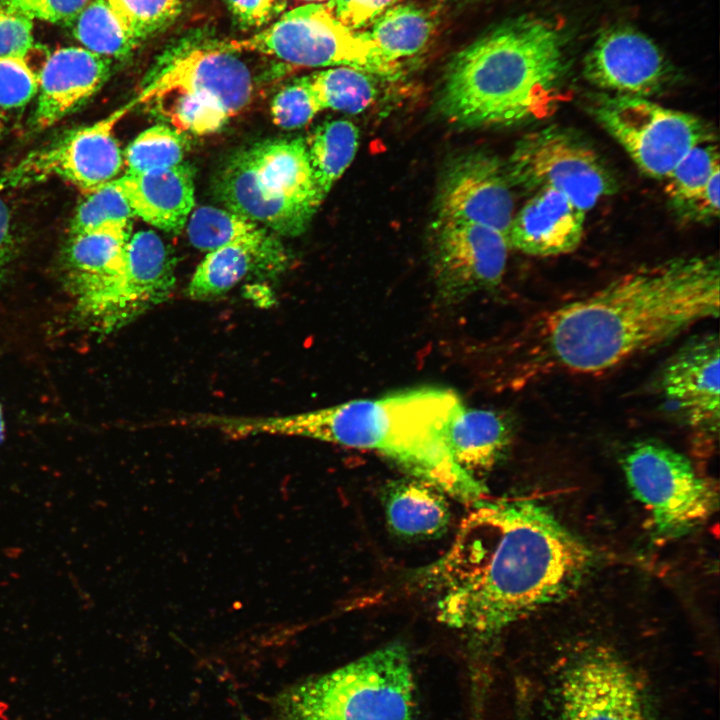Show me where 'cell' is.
Here are the masks:
<instances>
[{
  "label": "cell",
  "instance_id": "6da1fadb",
  "mask_svg": "<svg viewBox=\"0 0 720 720\" xmlns=\"http://www.w3.org/2000/svg\"><path fill=\"white\" fill-rule=\"evenodd\" d=\"M471 504L449 548L418 578L441 623L487 642L565 597L592 555L533 500L482 497Z\"/></svg>",
  "mask_w": 720,
  "mask_h": 720
},
{
  "label": "cell",
  "instance_id": "7a4b0ae2",
  "mask_svg": "<svg viewBox=\"0 0 720 720\" xmlns=\"http://www.w3.org/2000/svg\"><path fill=\"white\" fill-rule=\"evenodd\" d=\"M718 258L670 259L623 274L543 311L513 341V376L596 375L665 345L719 315Z\"/></svg>",
  "mask_w": 720,
  "mask_h": 720
},
{
  "label": "cell",
  "instance_id": "3957f363",
  "mask_svg": "<svg viewBox=\"0 0 720 720\" xmlns=\"http://www.w3.org/2000/svg\"><path fill=\"white\" fill-rule=\"evenodd\" d=\"M463 407L452 390L422 387L285 416H224L220 430L233 437L300 436L373 450L471 504L484 497L486 487L457 465L448 446L449 425Z\"/></svg>",
  "mask_w": 720,
  "mask_h": 720
},
{
  "label": "cell",
  "instance_id": "277c9868",
  "mask_svg": "<svg viewBox=\"0 0 720 720\" xmlns=\"http://www.w3.org/2000/svg\"><path fill=\"white\" fill-rule=\"evenodd\" d=\"M566 72L561 32L544 19L518 18L457 53L437 106L450 123L467 128L538 120L556 108Z\"/></svg>",
  "mask_w": 720,
  "mask_h": 720
},
{
  "label": "cell",
  "instance_id": "5b68a950",
  "mask_svg": "<svg viewBox=\"0 0 720 720\" xmlns=\"http://www.w3.org/2000/svg\"><path fill=\"white\" fill-rule=\"evenodd\" d=\"M416 683L401 642L282 691L273 720H415Z\"/></svg>",
  "mask_w": 720,
  "mask_h": 720
},
{
  "label": "cell",
  "instance_id": "8992f818",
  "mask_svg": "<svg viewBox=\"0 0 720 720\" xmlns=\"http://www.w3.org/2000/svg\"><path fill=\"white\" fill-rule=\"evenodd\" d=\"M216 194L228 210L286 236L304 232L323 200L300 138L236 153L217 177Z\"/></svg>",
  "mask_w": 720,
  "mask_h": 720
},
{
  "label": "cell",
  "instance_id": "52a82bcc",
  "mask_svg": "<svg viewBox=\"0 0 720 720\" xmlns=\"http://www.w3.org/2000/svg\"><path fill=\"white\" fill-rule=\"evenodd\" d=\"M230 43L238 51L259 52L296 66H348L389 78L400 72L399 61L383 53L368 32L349 29L326 4L286 11L259 33Z\"/></svg>",
  "mask_w": 720,
  "mask_h": 720
},
{
  "label": "cell",
  "instance_id": "ba28073f",
  "mask_svg": "<svg viewBox=\"0 0 720 720\" xmlns=\"http://www.w3.org/2000/svg\"><path fill=\"white\" fill-rule=\"evenodd\" d=\"M622 466L629 488L662 537L691 532L717 509L713 483L699 474L688 458L661 443L635 444Z\"/></svg>",
  "mask_w": 720,
  "mask_h": 720
},
{
  "label": "cell",
  "instance_id": "9c48e42d",
  "mask_svg": "<svg viewBox=\"0 0 720 720\" xmlns=\"http://www.w3.org/2000/svg\"><path fill=\"white\" fill-rule=\"evenodd\" d=\"M591 112L636 166L654 179L665 180L694 147L716 140L702 118L645 97L600 96Z\"/></svg>",
  "mask_w": 720,
  "mask_h": 720
},
{
  "label": "cell",
  "instance_id": "30bf717a",
  "mask_svg": "<svg viewBox=\"0 0 720 720\" xmlns=\"http://www.w3.org/2000/svg\"><path fill=\"white\" fill-rule=\"evenodd\" d=\"M550 697L556 720H655L640 675L602 645L569 656L554 674Z\"/></svg>",
  "mask_w": 720,
  "mask_h": 720
},
{
  "label": "cell",
  "instance_id": "8fae6325",
  "mask_svg": "<svg viewBox=\"0 0 720 720\" xmlns=\"http://www.w3.org/2000/svg\"><path fill=\"white\" fill-rule=\"evenodd\" d=\"M512 184L550 188L587 212L616 191V180L599 154L574 131L550 125L524 135L505 164Z\"/></svg>",
  "mask_w": 720,
  "mask_h": 720
},
{
  "label": "cell",
  "instance_id": "7c38bea8",
  "mask_svg": "<svg viewBox=\"0 0 720 720\" xmlns=\"http://www.w3.org/2000/svg\"><path fill=\"white\" fill-rule=\"evenodd\" d=\"M230 42L183 43L161 57L136 96L138 104L185 97L213 106L229 118L251 101L254 78Z\"/></svg>",
  "mask_w": 720,
  "mask_h": 720
},
{
  "label": "cell",
  "instance_id": "4fadbf2b",
  "mask_svg": "<svg viewBox=\"0 0 720 720\" xmlns=\"http://www.w3.org/2000/svg\"><path fill=\"white\" fill-rule=\"evenodd\" d=\"M136 105L134 97L108 116L31 151L0 175V190L57 178L89 193L116 179L124 161L114 128Z\"/></svg>",
  "mask_w": 720,
  "mask_h": 720
},
{
  "label": "cell",
  "instance_id": "5bb4252c",
  "mask_svg": "<svg viewBox=\"0 0 720 720\" xmlns=\"http://www.w3.org/2000/svg\"><path fill=\"white\" fill-rule=\"evenodd\" d=\"M509 242L491 227L436 217L429 230L428 256L441 300L457 303L496 287L505 273Z\"/></svg>",
  "mask_w": 720,
  "mask_h": 720
},
{
  "label": "cell",
  "instance_id": "9a60e30c",
  "mask_svg": "<svg viewBox=\"0 0 720 720\" xmlns=\"http://www.w3.org/2000/svg\"><path fill=\"white\" fill-rule=\"evenodd\" d=\"M719 339L709 334L680 347L659 370L655 388L696 442L716 441L720 423Z\"/></svg>",
  "mask_w": 720,
  "mask_h": 720
},
{
  "label": "cell",
  "instance_id": "2e32d148",
  "mask_svg": "<svg viewBox=\"0 0 720 720\" xmlns=\"http://www.w3.org/2000/svg\"><path fill=\"white\" fill-rule=\"evenodd\" d=\"M512 182L496 156L473 151L443 170L435 200L436 217L481 224L508 239L514 216Z\"/></svg>",
  "mask_w": 720,
  "mask_h": 720
},
{
  "label": "cell",
  "instance_id": "e0dca14e",
  "mask_svg": "<svg viewBox=\"0 0 720 720\" xmlns=\"http://www.w3.org/2000/svg\"><path fill=\"white\" fill-rule=\"evenodd\" d=\"M585 78L618 95L648 98L661 91L670 67L658 46L629 27H613L596 39L584 60Z\"/></svg>",
  "mask_w": 720,
  "mask_h": 720
},
{
  "label": "cell",
  "instance_id": "ac0fdd59",
  "mask_svg": "<svg viewBox=\"0 0 720 720\" xmlns=\"http://www.w3.org/2000/svg\"><path fill=\"white\" fill-rule=\"evenodd\" d=\"M174 268V257L158 234L143 230L130 236L123 280L102 331L118 329L166 301L175 284Z\"/></svg>",
  "mask_w": 720,
  "mask_h": 720
},
{
  "label": "cell",
  "instance_id": "d6986e66",
  "mask_svg": "<svg viewBox=\"0 0 720 720\" xmlns=\"http://www.w3.org/2000/svg\"><path fill=\"white\" fill-rule=\"evenodd\" d=\"M111 60L85 48L64 47L45 61L39 78L32 127L47 129L80 108L104 84Z\"/></svg>",
  "mask_w": 720,
  "mask_h": 720
},
{
  "label": "cell",
  "instance_id": "ffe728a7",
  "mask_svg": "<svg viewBox=\"0 0 720 720\" xmlns=\"http://www.w3.org/2000/svg\"><path fill=\"white\" fill-rule=\"evenodd\" d=\"M585 213L564 194L539 189L514 214L509 246L535 257L571 253L582 241Z\"/></svg>",
  "mask_w": 720,
  "mask_h": 720
},
{
  "label": "cell",
  "instance_id": "44dd1931",
  "mask_svg": "<svg viewBox=\"0 0 720 720\" xmlns=\"http://www.w3.org/2000/svg\"><path fill=\"white\" fill-rule=\"evenodd\" d=\"M134 216L169 233L186 225L194 207L192 169L186 164L115 179Z\"/></svg>",
  "mask_w": 720,
  "mask_h": 720
},
{
  "label": "cell",
  "instance_id": "7402d4cb",
  "mask_svg": "<svg viewBox=\"0 0 720 720\" xmlns=\"http://www.w3.org/2000/svg\"><path fill=\"white\" fill-rule=\"evenodd\" d=\"M287 264L283 246L266 243H235L209 251L197 266L187 288L193 300L215 299L250 274H275Z\"/></svg>",
  "mask_w": 720,
  "mask_h": 720
},
{
  "label": "cell",
  "instance_id": "603a6c76",
  "mask_svg": "<svg viewBox=\"0 0 720 720\" xmlns=\"http://www.w3.org/2000/svg\"><path fill=\"white\" fill-rule=\"evenodd\" d=\"M445 495L432 483L413 476L389 482L382 493L389 529L406 539H429L442 535L450 522Z\"/></svg>",
  "mask_w": 720,
  "mask_h": 720
},
{
  "label": "cell",
  "instance_id": "cb8c5ba5",
  "mask_svg": "<svg viewBox=\"0 0 720 720\" xmlns=\"http://www.w3.org/2000/svg\"><path fill=\"white\" fill-rule=\"evenodd\" d=\"M511 435V425L503 414L463 407L449 425L448 446L457 465L477 478L504 456Z\"/></svg>",
  "mask_w": 720,
  "mask_h": 720
},
{
  "label": "cell",
  "instance_id": "d4e9b609",
  "mask_svg": "<svg viewBox=\"0 0 720 720\" xmlns=\"http://www.w3.org/2000/svg\"><path fill=\"white\" fill-rule=\"evenodd\" d=\"M306 146L315 185L324 199L357 153L358 128L344 119L324 122Z\"/></svg>",
  "mask_w": 720,
  "mask_h": 720
},
{
  "label": "cell",
  "instance_id": "484cf974",
  "mask_svg": "<svg viewBox=\"0 0 720 720\" xmlns=\"http://www.w3.org/2000/svg\"><path fill=\"white\" fill-rule=\"evenodd\" d=\"M190 243L202 251H212L235 243H266L274 238L263 227L228 209L202 206L187 220Z\"/></svg>",
  "mask_w": 720,
  "mask_h": 720
},
{
  "label": "cell",
  "instance_id": "4316f807",
  "mask_svg": "<svg viewBox=\"0 0 720 720\" xmlns=\"http://www.w3.org/2000/svg\"><path fill=\"white\" fill-rule=\"evenodd\" d=\"M368 32L371 40L387 56L398 60L419 53L429 41L432 21L413 5L392 6L382 13Z\"/></svg>",
  "mask_w": 720,
  "mask_h": 720
},
{
  "label": "cell",
  "instance_id": "83f0119b",
  "mask_svg": "<svg viewBox=\"0 0 720 720\" xmlns=\"http://www.w3.org/2000/svg\"><path fill=\"white\" fill-rule=\"evenodd\" d=\"M314 95L323 109L356 114L367 109L377 95L372 74L337 66L310 75Z\"/></svg>",
  "mask_w": 720,
  "mask_h": 720
},
{
  "label": "cell",
  "instance_id": "f1b7e54d",
  "mask_svg": "<svg viewBox=\"0 0 720 720\" xmlns=\"http://www.w3.org/2000/svg\"><path fill=\"white\" fill-rule=\"evenodd\" d=\"M74 20L75 37L101 57L125 59L138 46L104 0H90Z\"/></svg>",
  "mask_w": 720,
  "mask_h": 720
},
{
  "label": "cell",
  "instance_id": "f546056e",
  "mask_svg": "<svg viewBox=\"0 0 720 720\" xmlns=\"http://www.w3.org/2000/svg\"><path fill=\"white\" fill-rule=\"evenodd\" d=\"M134 214L115 182L87 193L71 221L70 235L112 232L130 236Z\"/></svg>",
  "mask_w": 720,
  "mask_h": 720
},
{
  "label": "cell",
  "instance_id": "4dcf8cb0",
  "mask_svg": "<svg viewBox=\"0 0 720 720\" xmlns=\"http://www.w3.org/2000/svg\"><path fill=\"white\" fill-rule=\"evenodd\" d=\"M186 141L181 132L167 125H153L128 145L123 153L127 174H141L181 164Z\"/></svg>",
  "mask_w": 720,
  "mask_h": 720
},
{
  "label": "cell",
  "instance_id": "1f68e13d",
  "mask_svg": "<svg viewBox=\"0 0 720 720\" xmlns=\"http://www.w3.org/2000/svg\"><path fill=\"white\" fill-rule=\"evenodd\" d=\"M719 168L715 142L700 144L689 151L665 179V193L673 211L677 214L694 199Z\"/></svg>",
  "mask_w": 720,
  "mask_h": 720
},
{
  "label": "cell",
  "instance_id": "d6a6232c",
  "mask_svg": "<svg viewBox=\"0 0 720 720\" xmlns=\"http://www.w3.org/2000/svg\"><path fill=\"white\" fill-rule=\"evenodd\" d=\"M139 45L181 14L186 0H104Z\"/></svg>",
  "mask_w": 720,
  "mask_h": 720
},
{
  "label": "cell",
  "instance_id": "836d02e7",
  "mask_svg": "<svg viewBox=\"0 0 720 720\" xmlns=\"http://www.w3.org/2000/svg\"><path fill=\"white\" fill-rule=\"evenodd\" d=\"M322 110L311 86V78L302 76L283 87L273 98L271 116L283 129L307 125Z\"/></svg>",
  "mask_w": 720,
  "mask_h": 720
},
{
  "label": "cell",
  "instance_id": "e575fe53",
  "mask_svg": "<svg viewBox=\"0 0 720 720\" xmlns=\"http://www.w3.org/2000/svg\"><path fill=\"white\" fill-rule=\"evenodd\" d=\"M38 88V75L24 56L0 58V111L28 104Z\"/></svg>",
  "mask_w": 720,
  "mask_h": 720
},
{
  "label": "cell",
  "instance_id": "d590c367",
  "mask_svg": "<svg viewBox=\"0 0 720 720\" xmlns=\"http://www.w3.org/2000/svg\"><path fill=\"white\" fill-rule=\"evenodd\" d=\"M14 12L33 20L70 22L90 0H2Z\"/></svg>",
  "mask_w": 720,
  "mask_h": 720
},
{
  "label": "cell",
  "instance_id": "8d00e7d4",
  "mask_svg": "<svg viewBox=\"0 0 720 720\" xmlns=\"http://www.w3.org/2000/svg\"><path fill=\"white\" fill-rule=\"evenodd\" d=\"M32 45V20L12 11L0 0V58L26 57Z\"/></svg>",
  "mask_w": 720,
  "mask_h": 720
},
{
  "label": "cell",
  "instance_id": "74e56055",
  "mask_svg": "<svg viewBox=\"0 0 720 720\" xmlns=\"http://www.w3.org/2000/svg\"><path fill=\"white\" fill-rule=\"evenodd\" d=\"M398 0H329L331 13L346 27L358 30L373 23Z\"/></svg>",
  "mask_w": 720,
  "mask_h": 720
},
{
  "label": "cell",
  "instance_id": "f35d334b",
  "mask_svg": "<svg viewBox=\"0 0 720 720\" xmlns=\"http://www.w3.org/2000/svg\"><path fill=\"white\" fill-rule=\"evenodd\" d=\"M720 168L717 169L703 190L685 205L678 213L681 219L689 222H711L719 215Z\"/></svg>",
  "mask_w": 720,
  "mask_h": 720
},
{
  "label": "cell",
  "instance_id": "ab89813d",
  "mask_svg": "<svg viewBox=\"0 0 720 720\" xmlns=\"http://www.w3.org/2000/svg\"><path fill=\"white\" fill-rule=\"evenodd\" d=\"M279 0H225L231 14L244 29L260 28L270 21Z\"/></svg>",
  "mask_w": 720,
  "mask_h": 720
},
{
  "label": "cell",
  "instance_id": "60d3db41",
  "mask_svg": "<svg viewBox=\"0 0 720 720\" xmlns=\"http://www.w3.org/2000/svg\"><path fill=\"white\" fill-rule=\"evenodd\" d=\"M13 245L11 214L6 203L0 198V280L10 262Z\"/></svg>",
  "mask_w": 720,
  "mask_h": 720
},
{
  "label": "cell",
  "instance_id": "b9f144b4",
  "mask_svg": "<svg viewBox=\"0 0 720 720\" xmlns=\"http://www.w3.org/2000/svg\"><path fill=\"white\" fill-rule=\"evenodd\" d=\"M513 720H534L531 692L528 685L522 680H519L516 686Z\"/></svg>",
  "mask_w": 720,
  "mask_h": 720
},
{
  "label": "cell",
  "instance_id": "7bdbcfd3",
  "mask_svg": "<svg viewBox=\"0 0 720 720\" xmlns=\"http://www.w3.org/2000/svg\"><path fill=\"white\" fill-rule=\"evenodd\" d=\"M4 432H5V423L3 419V412L0 405V442L4 439Z\"/></svg>",
  "mask_w": 720,
  "mask_h": 720
},
{
  "label": "cell",
  "instance_id": "ee69618b",
  "mask_svg": "<svg viewBox=\"0 0 720 720\" xmlns=\"http://www.w3.org/2000/svg\"><path fill=\"white\" fill-rule=\"evenodd\" d=\"M5 128H6V117L2 113V111H0V136L3 134Z\"/></svg>",
  "mask_w": 720,
  "mask_h": 720
},
{
  "label": "cell",
  "instance_id": "f6af8a7d",
  "mask_svg": "<svg viewBox=\"0 0 720 720\" xmlns=\"http://www.w3.org/2000/svg\"><path fill=\"white\" fill-rule=\"evenodd\" d=\"M306 1H321V0H306Z\"/></svg>",
  "mask_w": 720,
  "mask_h": 720
}]
</instances>
